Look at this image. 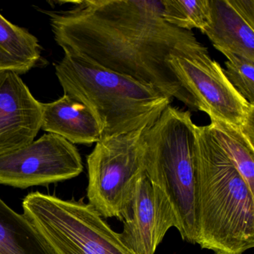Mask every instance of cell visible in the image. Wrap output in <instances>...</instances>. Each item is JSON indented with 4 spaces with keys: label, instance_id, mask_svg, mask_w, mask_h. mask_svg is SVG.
Here are the masks:
<instances>
[{
    "label": "cell",
    "instance_id": "6da1fadb",
    "mask_svg": "<svg viewBox=\"0 0 254 254\" xmlns=\"http://www.w3.org/2000/svg\"><path fill=\"white\" fill-rule=\"evenodd\" d=\"M46 11L56 43L110 70L150 84L197 111L167 64L170 56L208 51L192 32L168 24L161 0H84Z\"/></svg>",
    "mask_w": 254,
    "mask_h": 254
},
{
    "label": "cell",
    "instance_id": "7a4b0ae2",
    "mask_svg": "<svg viewBox=\"0 0 254 254\" xmlns=\"http://www.w3.org/2000/svg\"><path fill=\"white\" fill-rule=\"evenodd\" d=\"M195 245L214 254L254 247V192L212 136L195 126Z\"/></svg>",
    "mask_w": 254,
    "mask_h": 254
},
{
    "label": "cell",
    "instance_id": "3957f363",
    "mask_svg": "<svg viewBox=\"0 0 254 254\" xmlns=\"http://www.w3.org/2000/svg\"><path fill=\"white\" fill-rule=\"evenodd\" d=\"M64 51V56L56 65V76L64 95L93 113L100 126L101 139L148 127L173 101L150 84Z\"/></svg>",
    "mask_w": 254,
    "mask_h": 254
},
{
    "label": "cell",
    "instance_id": "277c9868",
    "mask_svg": "<svg viewBox=\"0 0 254 254\" xmlns=\"http://www.w3.org/2000/svg\"><path fill=\"white\" fill-rule=\"evenodd\" d=\"M195 126L190 111L169 105L143 133L145 176L169 200L183 240L194 245Z\"/></svg>",
    "mask_w": 254,
    "mask_h": 254
},
{
    "label": "cell",
    "instance_id": "5b68a950",
    "mask_svg": "<svg viewBox=\"0 0 254 254\" xmlns=\"http://www.w3.org/2000/svg\"><path fill=\"white\" fill-rule=\"evenodd\" d=\"M22 207L56 254H134L102 215L82 200L34 191L24 197Z\"/></svg>",
    "mask_w": 254,
    "mask_h": 254
},
{
    "label": "cell",
    "instance_id": "8992f818",
    "mask_svg": "<svg viewBox=\"0 0 254 254\" xmlns=\"http://www.w3.org/2000/svg\"><path fill=\"white\" fill-rule=\"evenodd\" d=\"M147 127L101 139L87 156L88 203L104 218L128 216L136 185L145 176Z\"/></svg>",
    "mask_w": 254,
    "mask_h": 254
},
{
    "label": "cell",
    "instance_id": "52a82bcc",
    "mask_svg": "<svg viewBox=\"0 0 254 254\" xmlns=\"http://www.w3.org/2000/svg\"><path fill=\"white\" fill-rule=\"evenodd\" d=\"M167 64L183 87L195 102L197 111L254 137V105L232 85L224 69L208 51L175 55Z\"/></svg>",
    "mask_w": 254,
    "mask_h": 254
},
{
    "label": "cell",
    "instance_id": "ba28073f",
    "mask_svg": "<svg viewBox=\"0 0 254 254\" xmlns=\"http://www.w3.org/2000/svg\"><path fill=\"white\" fill-rule=\"evenodd\" d=\"M81 155L66 139L47 133L38 140L0 156V184L27 189L76 178L83 171Z\"/></svg>",
    "mask_w": 254,
    "mask_h": 254
},
{
    "label": "cell",
    "instance_id": "9c48e42d",
    "mask_svg": "<svg viewBox=\"0 0 254 254\" xmlns=\"http://www.w3.org/2000/svg\"><path fill=\"white\" fill-rule=\"evenodd\" d=\"M123 224L120 239L134 254H155L167 232L176 228L169 200L146 176L136 185L128 216Z\"/></svg>",
    "mask_w": 254,
    "mask_h": 254
},
{
    "label": "cell",
    "instance_id": "30bf717a",
    "mask_svg": "<svg viewBox=\"0 0 254 254\" xmlns=\"http://www.w3.org/2000/svg\"><path fill=\"white\" fill-rule=\"evenodd\" d=\"M41 125L42 105L20 75L0 72V156L33 142Z\"/></svg>",
    "mask_w": 254,
    "mask_h": 254
},
{
    "label": "cell",
    "instance_id": "8fae6325",
    "mask_svg": "<svg viewBox=\"0 0 254 254\" xmlns=\"http://www.w3.org/2000/svg\"><path fill=\"white\" fill-rule=\"evenodd\" d=\"M209 23L203 34L220 53L254 62V0H209Z\"/></svg>",
    "mask_w": 254,
    "mask_h": 254
},
{
    "label": "cell",
    "instance_id": "7c38bea8",
    "mask_svg": "<svg viewBox=\"0 0 254 254\" xmlns=\"http://www.w3.org/2000/svg\"><path fill=\"white\" fill-rule=\"evenodd\" d=\"M42 105L41 129L72 144L91 145L101 139V129L93 113L66 95Z\"/></svg>",
    "mask_w": 254,
    "mask_h": 254
},
{
    "label": "cell",
    "instance_id": "4fadbf2b",
    "mask_svg": "<svg viewBox=\"0 0 254 254\" xmlns=\"http://www.w3.org/2000/svg\"><path fill=\"white\" fill-rule=\"evenodd\" d=\"M41 54L36 37L0 14V72L26 73L38 64Z\"/></svg>",
    "mask_w": 254,
    "mask_h": 254
},
{
    "label": "cell",
    "instance_id": "5bb4252c",
    "mask_svg": "<svg viewBox=\"0 0 254 254\" xmlns=\"http://www.w3.org/2000/svg\"><path fill=\"white\" fill-rule=\"evenodd\" d=\"M0 254H56L35 226L0 198Z\"/></svg>",
    "mask_w": 254,
    "mask_h": 254
},
{
    "label": "cell",
    "instance_id": "9a60e30c",
    "mask_svg": "<svg viewBox=\"0 0 254 254\" xmlns=\"http://www.w3.org/2000/svg\"><path fill=\"white\" fill-rule=\"evenodd\" d=\"M210 121L208 127L214 139L254 192V137L232 125Z\"/></svg>",
    "mask_w": 254,
    "mask_h": 254
},
{
    "label": "cell",
    "instance_id": "2e32d148",
    "mask_svg": "<svg viewBox=\"0 0 254 254\" xmlns=\"http://www.w3.org/2000/svg\"><path fill=\"white\" fill-rule=\"evenodd\" d=\"M162 17L168 24L203 33L209 23V0H161Z\"/></svg>",
    "mask_w": 254,
    "mask_h": 254
},
{
    "label": "cell",
    "instance_id": "e0dca14e",
    "mask_svg": "<svg viewBox=\"0 0 254 254\" xmlns=\"http://www.w3.org/2000/svg\"><path fill=\"white\" fill-rule=\"evenodd\" d=\"M227 58L224 73L232 85L251 105H254V62L232 53Z\"/></svg>",
    "mask_w": 254,
    "mask_h": 254
}]
</instances>
